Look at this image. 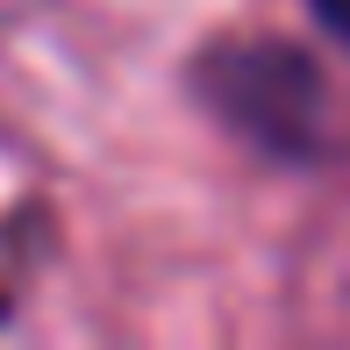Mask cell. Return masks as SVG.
Wrapping results in <instances>:
<instances>
[{
	"instance_id": "6da1fadb",
	"label": "cell",
	"mask_w": 350,
	"mask_h": 350,
	"mask_svg": "<svg viewBox=\"0 0 350 350\" xmlns=\"http://www.w3.org/2000/svg\"><path fill=\"white\" fill-rule=\"evenodd\" d=\"M200 107L272 157H314L329 136V86L308 51L279 36H229L208 43L193 65Z\"/></svg>"
},
{
	"instance_id": "7a4b0ae2",
	"label": "cell",
	"mask_w": 350,
	"mask_h": 350,
	"mask_svg": "<svg viewBox=\"0 0 350 350\" xmlns=\"http://www.w3.org/2000/svg\"><path fill=\"white\" fill-rule=\"evenodd\" d=\"M314 8H322V22L336 29V36H350V0H314Z\"/></svg>"
}]
</instances>
